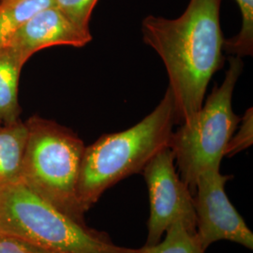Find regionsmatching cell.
I'll return each instance as SVG.
<instances>
[{
	"mask_svg": "<svg viewBox=\"0 0 253 253\" xmlns=\"http://www.w3.org/2000/svg\"><path fill=\"white\" fill-rule=\"evenodd\" d=\"M221 1L190 0L177 18L149 15L143 20L144 42L165 66L178 124L199 112L209 82L222 67Z\"/></svg>",
	"mask_w": 253,
	"mask_h": 253,
	"instance_id": "cell-1",
	"label": "cell"
},
{
	"mask_svg": "<svg viewBox=\"0 0 253 253\" xmlns=\"http://www.w3.org/2000/svg\"><path fill=\"white\" fill-rule=\"evenodd\" d=\"M174 124H178L172 93L143 120L123 131L100 136L85 146L77 193L86 213L102 194L127 176L140 173L154 157L169 147Z\"/></svg>",
	"mask_w": 253,
	"mask_h": 253,
	"instance_id": "cell-2",
	"label": "cell"
},
{
	"mask_svg": "<svg viewBox=\"0 0 253 253\" xmlns=\"http://www.w3.org/2000/svg\"><path fill=\"white\" fill-rule=\"evenodd\" d=\"M0 232L50 253H138L67 216L21 181L0 187Z\"/></svg>",
	"mask_w": 253,
	"mask_h": 253,
	"instance_id": "cell-3",
	"label": "cell"
},
{
	"mask_svg": "<svg viewBox=\"0 0 253 253\" xmlns=\"http://www.w3.org/2000/svg\"><path fill=\"white\" fill-rule=\"evenodd\" d=\"M26 125L21 182L67 216L85 223L77 193L84 142L72 129L50 119L35 116Z\"/></svg>",
	"mask_w": 253,
	"mask_h": 253,
	"instance_id": "cell-4",
	"label": "cell"
},
{
	"mask_svg": "<svg viewBox=\"0 0 253 253\" xmlns=\"http://www.w3.org/2000/svg\"><path fill=\"white\" fill-rule=\"evenodd\" d=\"M242 71L241 57L233 56L222 84L214 87L194 118L172 131L169 148L178 174L192 195L200 174L220 167L227 145L240 122L232 100Z\"/></svg>",
	"mask_w": 253,
	"mask_h": 253,
	"instance_id": "cell-5",
	"label": "cell"
},
{
	"mask_svg": "<svg viewBox=\"0 0 253 253\" xmlns=\"http://www.w3.org/2000/svg\"><path fill=\"white\" fill-rule=\"evenodd\" d=\"M142 173L150 207L144 246L158 244L166 231L177 222L196 234L193 195L178 174L171 149L167 147L157 154Z\"/></svg>",
	"mask_w": 253,
	"mask_h": 253,
	"instance_id": "cell-6",
	"label": "cell"
},
{
	"mask_svg": "<svg viewBox=\"0 0 253 253\" xmlns=\"http://www.w3.org/2000/svg\"><path fill=\"white\" fill-rule=\"evenodd\" d=\"M231 178L232 175L220 172V167H213L202 172L196 181V236L205 251L222 240L253 249V232L227 196L225 185Z\"/></svg>",
	"mask_w": 253,
	"mask_h": 253,
	"instance_id": "cell-7",
	"label": "cell"
},
{
	"mask_svg": "<svg viewBox=\"0 0 253 253\" xmlns=\"http://www.w3.org/2000/svg\"><path fill=\"white\" fill-rule=\"evenodd\" d=\"M92 41L90 30L77 27L55 6L42 9L11 37L7 48L23 66L33 54L57 45L84 47Z\"/></svg>",
	"mask_w": 253,
	"mask_h": 253,
	"instance_id": "cell-8",
	"label": "cell"
},
{
	"mask_svg": "<svg viewBox=\"0 0 253 253\" xmlns=\"http://www.w3.org/2000/svg\"><path fill=\"white\" fill-rule=\"evenodd\" d=\"M27 140L26 122L0 126V187L21 181V168Z\"/></svg>",
	"mask_w": 253,
	"mask_h": 253,
	"instance_id": "cell-9",
	"label": "cell"
},
{
	"mask_svg": "<svg viewBox=\"0 0 253 253\" xmlns=\"http://www.w3.org/2000/svg\"><path fill=\"white\" fill-rule=\"evenodd\" d=\"M23 65L7 47L0 49V122L9 124L19 120L18 86Z\"/></svg>",
	"mask_w": 253,
	"mask_h": 253,
	"instance_id": "cell-10",
	"label": "cell"
},
{
	"mask_svg": "<svg viewBox=\"0 0 253 253\" xmlns=\"http://www.w3.org/2000/svg\"><path fill=\"white\" fill-rule=\"evenodd\" d=\"M54 6V0H17L0 4V49L29 19L42 9Z\"/></svg>",
	"mask_w": 253,
	"mask_h": 253,
	"instance_id": "cell-11",
	"label": "cell"
},
{
	"mask_svg": "<svg viewBox=\"0 0 253 253\" xmlns=\"http://www.w3.org/2000/svg\"><path fill=\"white\" fill-rule=\"evenodd\" d=\"M138 253H205L196 234L179 222L170 227L164 239L154 246H143L137 249Z\"/></svg>",
	"mask_w": 253,
	"mask_h": 253,
	"instance_id": "cell-12",
	"label": "cell"
},
{
	"mask_svg": "<svg viewBox=\"0 0 253 253\" xmlns=\"http://www.w3.org/2000/svg\"><path fill=\"white\" fill-rule=\"evenodd\" d=\"M242 15L239 33L224 41L223 50L237 57L253 55V0H236Z\"/></svg>",
	"mask_w": 253,
	"mask_h": 253,
	"instance_id": "cell-13",
	"label": "cell"
},
{
	"mask_svg": "<svg viewBox=\"0 0 253 253\" xmlns=\"http://www.w3.org/2000/svg\"><path fill=\"white\" fill-rule=\"evenodd\" d=\"M98 0H54V6L84 30L89 29L92 11Z\"/></svg>",
	"mask_w": 253,
	"mask_h": 253,
	"instance_id": "cell-14",
	"label": "cell"
},
{
	"mask_svg": "<svg viewBox=\"0 0 253 253\" xmlns=\"http://www.w3.org/2000/svg\"><path fill=\"white\" fill-rule=\"evenodd\" d=\"M253 108L248 109L244 117L240 119L241 126L238 131L234 133L229 141L224 156H234L253 145Z\"/></svg>",
	"mask_w": 253,
	"mask_h": 253,
	"instance_id": "cell-15",
	"label": "cell"
},
{
	"mask_svg": "<svg viewBox=\"0 0 253 253\" xmlns=\"http://www.w3.org/2000/svg\"><path fill=\"white\" fill-rule=\"evenodd\" d=\"M0 253H50L18 236L0 232Z\"/></svg>",
	"mask_w": 253,
	"mask_h": 253,
	"instance_id": "cell-16",
	"label": "cell"
},
{
	"mask_svg": "<svg viewBox=\"0 0 253 253\" xmlns=\"http://www.w3.org/2000/svg\"><path fill=\"white\" fill-rule=\"evenodd\" d=\"M13 1H17V0H0V4L1 3H7V2H13Z\"/></svg>",
	"mask_w": 253,
	"mask_h": 253,
	"instance_id": "cell-17",
	"label": "cell"
},
{
	"mask_svg": "<svg viewBox=\"0 0 253 253\" xmlns=\"http://www.w3.org/2000/svg\"><path fill=\"white\" fill-rule=\"evenodd\" d=\"M0 125H2V124H1V122H0Z\"/></svg>",
	"mask_w": 253,
	"mask_h": 253,
	"instance_id": "cell-18",
	"label": "cell"
}]
</instances>
